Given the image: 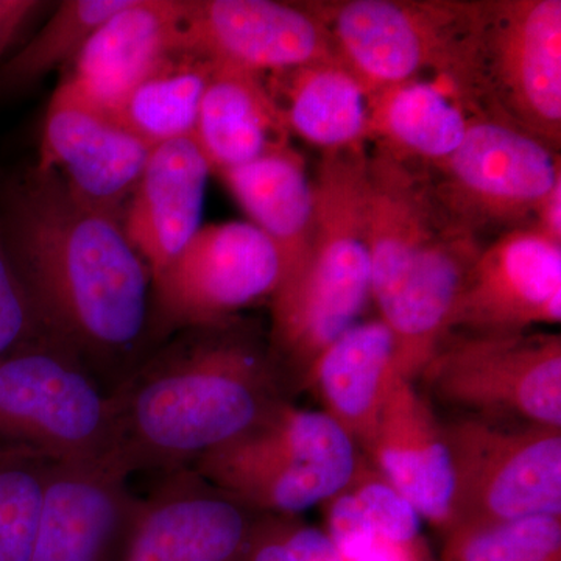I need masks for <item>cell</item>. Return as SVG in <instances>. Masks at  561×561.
I'll return each instance as SVG.
<instances>
[{
  "instance_id": "52a82bcc",
  "label": "cell",
  "mask_w": 561,
  "mask_h": 561,
  "mask_svg": "<svg viewBox=\"0 0 561 561\" xmlns=\"http://www.w3.org/2000/svg\"><path fill=\"white\" fill-rule=\"evenodd\" d=\"M419 379L457 415L561 427L560 334H448Z\"/></svg>"
},
{
  "instance_id": "4dcf8cb0",
  "label": "cell",
  "mask_w": 561,
  "mask_h": 561,
  "mask_svg": "<svg viewBox=\"0 0 561 561\" xmlns=\"http://www.w3.org/2000/svg\"><path fill=\"white\" fill-rule=\"evenodd\" d=\"M46 5L36 0H0V62L21 46L25 33Z\"/></svg>"
},
{
  "instance_id": "ffe728a7",
  "label": "cell",
  "mask_w": 561,
  "mask_h": 561,
  "mask_svg": "<svg viewBox=\"0 0 561 561\" xmlns=\"http://www.w3.org/2000/svg\"><path fill=\"white\" fill-rule=\"evenodd\" d=\"M398 376L393 332L376 319L357 321L321 351L301 387L317 394L321 412L353 438L362 454Z\"/></svg>"
},
{
  "instance_id": "cb8c5ba5",
  "label": "cell",
  "mask_w": 561,
  "mask_h": 561,
  "mask_svg": "<svg viewBox=\"0 0 561 561\" xmlns=\"http://www.w3.org/2000/svg\"><path fill=\"white\" fill-rule=\"evenodd\" d=\"M290 135L321 151L367 147L370 95L339 60L264 76Z\"/></svg>"
},
{
  "instance_id": "ba28073f",
  "label": "cell",
  "mask_w": 561,
  "mask_h": 561,
  "mask_svg": "<svg viewBox=\"0 0 561 561\" xmlns=\"http://www.w3.org/2000/svg\"><path fill=\"white\" fill-rule=\"evenodd\" d=\"M0 442L57 461H114L113 398L61 346H25L0 360Z\"/></svg>"
},
{
  "instance_id": "d6986e66",
  "label": "cell",
  "mask_w": 561,
  "mask_h": 561,
  "mask_svg": "<svg viewBox=\"0 0 561 561\" xmlns=\"http://www.w3.org/2000/svg\"><path fill=\"white\" fill-rule=\"evenodd\" d=\"M209 173L208 161L192 138L171 140L151 150L122 219L151 280L168 271L203 227Z\"/></svg>"
},
{
  "instance_id": "1f68e13d",
  "label": "cell",
  "mask_w": 561,
  "mask_h": 561,
  "mask_svg": "<svg viewBox=\"0 0 561 561\" xmlns=\"http://www.w3.org/2000/svg\"><path fill=\"white\" fill-rule=\"evenodd\" d=\"M345 561H437L432 557L426 538L394 540L387 537H371L367 551L356 559Z\"/></svg>"
},
{
  "instance_id": "5b68a950",
  "label": "cell",
  "mask_w": 561,
  "mask_h": 561,
  "mask_svg": "<svg viewBox=\"0 0 561 561\" xmlns=\"http://www.w3.org/2000/svg\"><path fill=\"white\" fill-rule=\"evenodd\" d=\"M360 457L327 413L283 401L253 430L191 468L250 511L298 516L345 489Z\"/></svg>"
},
{
  "instance_id": "3957f363",
  "label": "cell",
  "mask_w": 561,
  "mask_h": 561,
  "mask_svg": "<svg viewBox=\"0 0 561 561\" xmlns=\"http://www.w3.org/2000/svg\"><path fill=\"white\" fill-rule=\"evenodd\" d=\"M367 151H323L312 180V230L305 267L271 300L268 351L280 378L300 386L321 351L357 323L371 298L362 221Z\"/></svg>"
},
{
  "instance_id": "5bb4252c",
  "label": "cell",
  "mask_w": 561,
  "mask_h": 561,
  "mask_svg": "<svg viewBox=\"0 0 561 561\" xmlns=\"http://www.w3.org/2000/svg\"><path fill=\"white\" fill-rule=\"evenodd\" d=\"M151 150L110 113L57 87L44 117L35 168L57 173L88 208L124 219Z\"/></svg>"
},
{
  "instance_id": "7402d4cb",
  "label": "cell",
  "mask_w": 561,
  "mask_h": 561,
  "mask_svg": "<svg viewBox=\"0 0 561 561\" xmlns=\"http://www.w3.org/2000/svg\"><path fill=\"white\" fill-rule=\"evenodd\" d=\"M472 114L448 81L413 79L370 95L367 142L394 160L432 169L460 146Z\"/></svg>"
},
{
  "instance_id": "277c9868",
  "label": "cell",
  "mask_w": 561,
  "mask_h": 561,
  "mask_svg": "<svg viewBox=\"0 0 561 561\" xmlns=\"http://www.w3.org/2000/svg\"><path fill=\"white\" fill-rule=\"evenodd\" d=\"M457 90L472 116L507 122L559 151L560 0H479Z\"/></svg>"
},
{
  "instance_id": "4fadbf2b",
  "label": "cell",
  "mask_w": 561,
  "mask_h": 561,
  "mask_svg": "<svg viewBox=\"0 0 561 561\" xmlns=\"http://www.w3.org/2000/svg\"><path fill=\"white\" fill-rule=\"evenodd\" d=\"M181 43L220 65L261 76L339 60L309 2L187 0Z\"/></svg>"
},
{
  "instance_id": "30bf717a",
  "label": "cell",
  "mask_w": 561,
  "mask_h": 561,
  "mask_svg": "<svg viewBox=\"0 0 561 561\" xmlns=\"http://www.w3.org/2000/svg\"><path fill=\"white\" fill-rule=\"evenodd\" d=\"M443 213L482 239L490 231L531 227L561 180L560 153L507 122L476 114L448 160L427 169Z\"/></svg>"
},
{
  "instance_id": "6da1fadb",
  "label": "cell",
  "mask_w": 561,
  "mask_h": 561,
  "mask_svg": "<svg viewBox=\"0 0 561 561\" xmlns=\"http://www.w3.org/2000/svg\"><path fill=\"white\" fill-rule=\"evenodd\" d=\"M0 232L47 337L113 393L151 353V278L122 217L33 168L0 198Z\"/></svg>"
},
{
  "instance_id": "83f0119b",
  "label": "cell",
  "mask_w": 561,
  "mask_h": 561,
  "mask_svg": "<svg viewBox=\"0 0 561 561\" xmlns=\"http://www.w3.org/2000/svg\"><path fill=\"white\" fill-rule=\"evenodd\" d=\"M437 561H561V516L457 524Z\"/></svg>"
},
{
  "instance_id": "484cf974",
  "label": "cell",
  "mask_w": 561,
  "mask_h": 561,
  "mask_svg": "<svg viewBox=\"0 0 561 561\" xmlns=\"http://www.w3.org/2000/svg\"><path fill=\"white\" fill-rule=\"evenodd\" d=\"M128 0H66L50 20L0 62V98L18 94L62 69L91 33Z\"/></svg>"
},
{
  "instance_id": "d6a6232c",
  "label": "cell",
  "mask_w": 561,
  "mask_h": 561,
  "mask_svg": "<svg viewBox=\"0 0 561 561\" xmlns=\"http://www.w3.org/2000/svg\"><path fill=\"white\" fill-rule=\"evenodd\" d=\"M531 227L548 236L553 242L561 243V180L546 195L540 208L535 214Z\"/></svg>"
},
{
  "instance_id": "44dd1931",
  "label": "cell",
  "mask_w": 561,
  "mask_h": 561,
  "mask_svg": "<svg viewBox=\"0 0 561 561\" xmlns=\"http://www.w3.org/2000/svg\"><path fill=\"white\" fill-rule=\"evenodd\" d=\"M192 139L220 175L289 147L290 131L264 76L217 62Z\"/></svg>"
},
{
  "instance_id": "8fae6325",
  "label": "cell",
  "mask_w": 561,
  "mask_h": 561,
  "mask_svg": "<svg viewBox=\"0 0 561 561\" xmlns=\"http://www.w3.org/2000/svg\"><path fill=\"white\" fill-rule=\"evenodd\" d=\"M280 280L278 250L251 221L205 225L168 271L151 280V350L175 332L219 327L272 300Z\"/></svg>"
},
{
  "instance_id": "8992f818",
  "label": "cell",
  "mask_w": 561,
  "mask_h": 561,
  "mask_svg": "<svg viewBox=\"0 0 561 561\" xmlns=\"http://www.w3.org/2000/svg\"><path fill=\"white\" fill-rule=\"evenodd\" d=\"M479 0L309 2L368 95L432 72L456 91Z\"/></svg>"
},
{
  "instance_id": "7a4b0ae2",
  "label": "cell",
  "mask_w": 561,
  "mask_h": 561,
  "mask_svg": "<svg viewBox=\"0 0 561 561\" xmlns=\"http://www.w3.org/2000/svg\"><path fill=\"white\" fill-rule=\"evenodd\" d=\"M111 393L114 461L131 476L191 468L286 401L268 348L232 321L181 331Z\"/></svg>"
},
{
  "instance_id": "9a60e30c",
  "label": "cell",
  "mask_w": 561,
  "mask_h": 561,
  "mask_svg": "<svg viewBox=\"0 0 561 561\" xmlns=\"http://www.w3.org/2000/svg\"><path fill=\"white\" fill-rule=\"evenodd\" d=\"M257 515L181 468L140 501L119 561H247Z\"/></svg>"
},
{
  "instance_id": "e0dca14e",
  "label": "cell",
  "mask_w": 561,
  "mask_h": 561,
  "mask_svg": "<svg viewBox=\"0 0 561 561\" xmlns=\"http://www.w3.org/2000/svg\"><path fill=\"white\" fill-rule=\"evenodd\" d=\"M187 0H128L103 21L61 69L58 87L113 113L173 51L183 49Z\"/></svg>"
},
{
  "instance_id": "ac0fdd59",
  "label": "cell",
  "mask_w": 561,
  "mask_h": 561,
  "mask_svg": "<svg viewBox=\"0 0 561 561\" xmlns=\"http://www.w3.org/2000/svg\"><path fill=\"white\" fill-rule=\"evenodd\" d=\"M373 468L435 530L454 526V471L443 421L415 382L398 376L364 449Z\"/></svg>"
},
{
  "instance_id": "f1b7e54d",
  "label": "cell",
  "mask_w": 561,
  "mask_h": 561,
  "mask_svg": "<svg viewBox=\"0 0 561 561\" xmlns=\"http://www.w3.org/2000/svg\"><path fill=\"white\" fill-rule=\"evenodd\" d=\"M247 561H345L327 531L298 516L257 515Z\"/></svg>"
},
{
  "instance_id": "9c48e42d",
  "label": "cell",
  "mask_w": 561,
  "mask_h": 561,
  "mask_svg": "<svg viewBox=\"0 0 561 561\" xmlns=\"http://www.w3.org/2000/svg\"><path fill=\"white\" fill-rule=\"evenodd\" d=\"M443 432L454 526L561 516V427L456 415Z\"/></svg>"
},
{
  "instance_id": "2e32d148",
  "label": "cell",
  "mask_w": 561,
  "mask_h": 561,
  "mask_svg": "<svg viewBox=\"0 0 561 561\" xmlns=\"http://www.w3.org/2000/svg\"><path fill=\"white\" fill-rule=\"evenodd\" d=\"M111 460L55 461L31 561H119L142 497Z\"/></svg>"
},
{
  "instance_id": "f546056e",
  "label": "cell",
  "mask_w": 561,
  "mask_h": 561,
  "mask_svg": "<svg viewBox=\"0 0 561 561\" xmlns=\"http://www.w3.org/2000/svg\"><path fill=\"white\" fill-rule=\"evenodd\" d=\"M46 341L49 337L0 232V360Z\"/></svg>"
},
{
  "instance_id": "603a6c76",
  "label": "cell",
  "mask_w": 561,
  "mask_h": 561,
  "mask_svg": "<svg viewBox=\"0 0 561 561\" xmlns=\"http://www.w3.org/2000/svg\"><path fill=\"white\" fill-rule=\"evenodd\" d=\"M220 176L251 224L278 250L279 287L297 278L308 257L313 213L312 180L301 154L284 147Z\"/></svg>"
},
{
  "instance_id": "4316f807",
  "label": "cell",
  "mask_w": 561,
  "mask_h": 561,
  "mask_svg": "<svg viewBox=\"0 0 561 561\" xmlns=\"http://www.w3.org/2000/svg\"><path fill=\"white\" fill-rule=\"evenodd\" d=\"M54 459L0 442V561H31Z\"/></svg>"
},
{
  "instance_id": "7c38bea8",
  "label": "cell",
  "mask_w": 561,
  "mask_h": 561,
  "mask_svg": "<svg viewBox=\"0 0 561 561\" xmlns=\"http://www.w3.org/2000/svg\"><path fill=\"white\" fill-rule=\"evenodd\" d=\"M561 321V243L534 227L497 236L471 265L449 332H524Z\"/></svg>"
},
{
  "instance_id": "d4e9b609",
  "label": "cell",
  "mask_w": 561,
  "mask_h": 561,
  "mask_svg": "<svg viewBox=\"0 0 561 561\" xmlns=\"http://www.w3.org/2000/svg\"><path fill=\"white\" fill-rule=\"evenodd\" d=\"M216 68V61L197 51H173L110 114L153 149L171 140L192 138Z\"/></svg>"
}]
</instances>
